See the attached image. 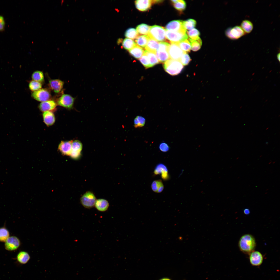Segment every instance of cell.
<instances>
[{
    "label": "cell",
    "instance_id": "1",
    "mask_svg": "<svg viewBox=\"0 0 280 280\" xmlns=\"http://www.w3.org/2000/svg\"><path fill=\"white\" fill-rule=\"evenodd\" d=\"M256 242L254 237L251 235L247 234L243 235L238 242L239 248L241 251L249 254L254 251L256 246Z\"/></svg>",
    "mask_w": 280,
    "mask_h": 280
},
{
    "label": "cell",
    "instance_id": "2",
    "mask_svg": "<svg viewBox=\"0 0 280 280\" xmlns=\"http://www.w3.org/2000/svg\"><path fill=\"white\" fill-rule=\"evenodd\" d=\"M165 71L169 74L174 76L180 73L184 66L179 60L169 59L164 63Z\"/></svg>",
    "mask_w": 280,
    "mask_h": 280
},
{
    "label": "cell",
    "instance_id": "3",
    "mask_svg": "<svg viewBox=\"0 0 280 280\" xmlns=\"http://www.w3.org/2000/svg\"><path fill=\"white\" fill-rule=\"evenodd\" d=\"M166 30L160 26L155 25L150 26L148 34L149 37L157 41L163 42L166 39Z\"/></svg>",
    "mask_w": 280,
    "mask_h": 280
},
{
    "label": "cell",
    "instance_id": "4",
    "mask_svg": "<svg viewBox=\"0 0 280 280\" xmlns=\"http://www.w3.org/2000/svg\"><path fill=\"white\" fill-rule=\"evenodd\" d=\"M186 31H173L166 30V39L171 43H178L188 39Z\"/></svg>",
    "mask_w": 280,
    "mask_h": 280
},
{
    "label": "cell",
    "instance_id": "5",
    "mask_svg": "<svg viewBox=\"0 0 280 280\" xmlns=\"http://www.w3.org/2000/svg\"><path fill=\"white\" fill-rule=\"evenodd\" d=\"M170 44L165 42L159 43L156 54L160 63H164L170 59L168 50Z\"/></svg>",
    "mask_w": 280,
    "mask_h": 280
},
{
    "label": "cell",
    "instance_id": "6",
    "mask_svg": "<svg viewBox=\"0 0 280 280\" xmlns=\"http://www.w3.org/2000/svg\"><path fill=\"white\" fill-rule=\"evenodd\" d=\"M96 200L94 194L89 191L84 194L80 199L81 204L85 207L87 208H90L94 207Z\"/></svg>",
    "mask_w": 280,
    "mask_h": 280
},
{
    "label": "cell",
    "instance_id": "7",
    "mask_svg": "<svg viewBox=\"0 0 280 280\" xmlns=\"http://www.w3.org/2000/svg\"><path fill=\"white\" fill-rule=\"evenodd\" d=\"M226 35L229 39L236 40L244 35L246 33L240 26H236L228 28L225 31Z\"/></svg>",
    "mask_w": 280,
    "mask_h": 280
},
{
    "label": "cell",
    "instance_id": "8",
    "mask_svg": "<svg viewBox=\"0 0 280 280\" xmlns=\"http://www.w3.org/2000/svg\"><path fill=\"white\" fill-rule=\"evenodd\" d=\"M170 58L179 60L184 53L180 47L178 43H171L168 50Z\"/></svg>",
    "mask_w": 280,
    "mask_h": 280
},
{
    "label": "cell",
    "instance_id": "9",
    "mask_svg": "<svg viewBox=\"0 0 280 280\" xmlns=\"http://www.w3.org/2000/svg\"><path fill=\"white\" fill-rule=\"evenodd\" d=\"M75 99L71 95L64 94L57 100V104L68 109L73 107Z\"/></svg>",
    "mask_w": 280,
    "mask_h": 280
},
{
    "label": "cell",
    "instance_id": "10",
    "mask_svg": "<svg viewBox=\"0 0 280 280\" xmlns=\"http://www.w3.org/2000/svg\"><path fill=\"white\" fill-rule=\"evenodd\" d=\"M32 97L39 101L43 102L49 100L51 96L50 92L46 89H41L33 92L31 94Z\"/></svg>",
    "mask_w": 280,
    "mask_h": 280
},
{
    "label": "cell",
    "instance_id": "11",
    "mask_svg": "<svg viewBox=\"0 0 280 280\" xmlns=\"http://www.w3.org/2000/svg\"><path fill=\"white\" fill-rule=\"evenodd\" d=\"M5 242V248L9 251H13L17 249L20 245L19 240L15 236L9 237Z\"/></svg>",
    "mask_w": 280,
    "mask_h": 280
},
{
    "label": "cell",
    "instance_id": "12",
    "mask_svg": "<svg viewBox=\"0 0 280 280\" xmlns=\"http://www.w3.org/2000/svg\"><path fill=\"white\" fill-rule=\"evenodd\" d=\"M166 30L173 31H186L183 25V21L175 20L169 22L165 26Z\"/></svg>",
    "mask_w": 280,
    "mask_h": 280
},
{
    "label": "cell",
    "instance_id": "13",
    "mask_svg": "<svg viewBox=\"0 0 280 280\" xmlns=\"http://www.w3.org/2000/svg\"><path fill=\"white\" fill-rule=\"evenodd\" d=\"M263 256L259 251H253L249 254V260L250 263L253 266H259L262 263Z\"/></svg>",
    "mask_w": 280,
    "mask_h": 280
},
{
    "label": "cell",
    "instance_id": "14",
    "mask_svg": "<svg viewBox=\"0 0 280 280\" xmlns=\"http://www.w3.org/2000/svg\"><path fill=\"white\" fill-rule=\"evenodd\" d=\"M73 141H61L59 145L58 150L63 155L70 156L72 151Z\"/></svg>",
    "mask_w": 280,
    "mask_h": 280
},
{
    "label": "cell",
    "instance_id": "15",
    "mask_svg": "<svg viewBox=\"0 0 280 280\" xmlns=\"http://www.w3.org/2000/svg\"><path fill=\"white\" fill-rule=\"evenodd\" d=\"M57 104L56 102L54 100H49L41 103L39 108L42 112L52 111L55 110Z\"/></svg>",
    "mask_w": 280,
    "mask_h": 280
},
{
    "label": "cell",
    "instance_id": "16",
    "mask_svg": "<svg viewBox=\"0 0 280 280\" xmlns=\"http://www.w3.org/2000/svg\"><path fill=\"white\" fill-rule=\"evenodd\" d=\"M64 82L58 79H53L49 80L48 84L50 89L56 93L60 92L62 89Z\"/></svg>",
    "mask_w": 280,
    "mask_h": 280
},
{
    "label": "cell",
    "instance_id": "17",
    "mask_svg": "<svg viewBox=\"0 0 280 280\" xmlns=\"http://www.w3.org/2000/svg\"><path fill=\"white\" fill-rule=\"evenodd\" d=\"M152 0H138L135 1L136 8L141 11H144L149 10L152 4Z\"/></svg>",
    "mask_w": 280,
    "mask_h": 280
},
{
    "label": "cell",
    "instance_id": "18",
    "mask_svg": "<svg viewBox=\"0 0 280 280\" xmlns=\"http://www.w3.org/2000/svg\"><path fill=\"white\" fill-rule=\"evenodd\" d=\"M155 175L161 174L162 178L164 180H167L169 176L168 170L166 166L162 164H159L156 166L154 171Z\"/></svg>",
    "mask_w": 280,
    "mask_h": 280
},
{
    "label": "cell",
    "instance_id": "19",
    "mask_svg": "<svg viewBox=\"0 0 280 280\" xmlns=\"http://www.w3.org/2000/svg\"><path fill=\"white\" fill-rule=\"evenodd\" d=\"M43 116L44 122L47 126L52 125L55 122V116L53 113L52 111H46L44 112Z\"/></svg>",
    "mask_w": 280,
    "mask_h": 280
},
{
    "label": "cell",
    "instance_id": "20",
    "mask_svg": "<svg viewBox=\"0 0 280 280\" xmlns=\"http://www.w3.org/2000/svg\"><path fill=\"white\" fill-rule=\"evenodd\" d=\"M109 206L108 201L106 200L100 199L96 200L95 206L96 208L100 212H105L108 209Z\"/></svg>",
    "mask_w": 280,
    "mask_h": 280
},
{
    "label": "cell",
    "instance_id": "21",
    "mask_svg": "<svg viewBox=\"0 0 280 280\" xmlns=\"http://www.w3.org/2000/svg\"><path fill=\"white\" fill-rule=\"evenodd\" d=\"M159 45L158 42L150 38L145 48L148 51L156 54Z\"/></svg>",
    "mask_w": 280,
    "mask_h": 280
},
{
    "label": "cell",
    "instance_id": "22",
    "mask_svg": "<svg viewBox=\"0 0 280 280\" xmlns=\"http://www.w3.org/2000/svg\"><path fill=\"white\" fill-rule=\"evenodd\" d=\"M129 53L132 56L137 59H139L143 54L144 51L141 47L136 45L129 50Z\"/></svg>",
    "mask_w": 280,
    "mask_h": 280
},
{
    "label": "cell",
    "instance_id": "23",
    "mask_svg": "<svg viewBox=\"0 0 280 280\" xmlns=\"http://www.w3.org/2000/svg\"><path fill=\"white\" fill-rule=\"evenodd\" d=\"M30 256L27 252L22 251L19 252L17 256V261L20 264H25L26 263L29 261Z\"/></svg>",
    "mask_w": 280,
    "mask_h": 280
},
{
    "label": "cell",
    "instance_id": "24",
    "mask_svg": "<svg viewBox=\"0 0 280 280\" xmlns=\"http://www.w3.org/2000/svg\"><path fill=\"white\" fill-rule=\"evenodd\" d=\"M240 27L246 34L249 33L253 30V25L251 21L247 19H245L243 20L241 23Z\"/></svg>",
    "mask_w": 280,
    "mask_h": 280
},
{
    "label": "cell",
    "instance_id": "25",
    "mask_svg": "<svg viewBox=\"0 0 280 280\" xmlns=\"http://www.w3.org/2000/svg\"><path fill=\"white\" fill-rule=\"evenodd\" d=\"M150 39L148 36L145 35L138 36L135 39V42L137 45L145 48Z\"/></svg>",
    "mask_w": 280,
    "mask_h": 280
},
{
    "label": "cell",
    "instance_id": "26",
    "mask_svg": "<svg viewBox=\"0 0 280 280\" xmlns=\"http://www.w3.org/2000/svg\"><path fill=\"white\" fill-rule=\"evenodd\" d=\"M151 187L153 191L159 193L163 191L164 188V186L162 181L158 180L154 181L152 182Z\"/></svg>",
    "mask_w": 280,
    "mask_h": 280
},
{
    "label": "cell",
    "instance_id": "27",
    "mask_svg": "<svg viewBox=\"0 0 280 280\" xmlns=\"http://www.w3.org/2000/svg\"><path fill=\"white\" fill-rule=\"evenodd\" d=\"M144 52L148 56L151 67L160 63L156 54L146 50L144 51Z\"/></svg>",
    "mask_w": 280,
    "mask_h": 280
},
{
    "label": "cell",
    "instance_id": "28",
    "mask_svg": "<svg viewBox=\"0 0 280 280\" xmlns=\"http://www.w3.org/2000/svg\"><path fill=\"white\" fill-rule=\"evenodd\" d=\"M188 39L190 43L191 49L192 51H197L200 49L202 41L200 38L197 40H193L190 38H188Z\"/></svg>",
    "mask_w": 280,
    "mask_h": 280
},
{
    "label": "cell",
    "instance_id": "29",
    "mask_svg": "<svg viewBox=\"0 0 280 280\" xmlns=\"http://www.w3.org/2000/svg\"><path fill=\"white\" fill-rule=\"evenodd\" d=\"M178 44L180 48L184 52L187 53L190 52L191 47L188 39H185Z\"/></svg>",
    "mask_w": 280,
    "mask_h": 280
},
{
    "label": "cell",
    "instance_id": "30",
    "mask_svg": "<svg viewBox=\"0 0 280 280\" xmlns=\"http://www.w3.org/2000/svg\"><path fill=\"white\" fill-rule=\"evenodd\" d=\"M31 78L33 80L40 83H43L44 81V74L41 71H37L34 72L32 75Z\"/></svg>",
    "mask_w": 280,
    "mask_h": 280
},
{
    "label": "cell",
    "instance_id": "31",
    "mask_svg": "<svg viewBox=\"0 0 280 280\" xmlns=\"http://www.w3.org/2000/svg\"><path fill=\"white\" fill-rule=\"evenodd\" d=\"M150 26L146 24H142L137 26L136 30L140 34H148Z\"/></svg>",
    "mask_w": 280,
    "mask_h": 280
},
{
    "label": "cell",
    "instance_id": "32",
    "mask_svg": "<svg viewBox=\"0 0 280 280\" xmlns=\"http://www.w3.org/2000/svg\"><path fill=\"white\" fill-rule=\"evenodd\" d=\"M183 25L185 29L186 30H190L195 27L197 22L195 20L189 19L184 21H183Z\"/></svg>",
    "mask_w": 280,
    "mask_h": 280
},
{
    "label": "cell",
    "instance_id": "33",
    "mask_svg": "<svg viewBox=\"0 0 280 280\" xmlns=\"http://www.w3.org/2000/svg\"><path fill=\"white\" fill-rule=\"evenodd\" d=\"M122 45L125 49L129 50L136 45V43L133 40L125 38L123 41Z\"/></svg>",
    "mask_w": 280,
    "mask_h": 280
},
{
    "label": "cell",
    "instance_id": "34",
    "mask_svg": "<svg viewBox=\"0 0 280 280\" xmlns=\"http://www.w3.org/2000/svg\"><path fill=\"white\" fill-rule=\"evenodd\" d=\"M125 36L127 38L133 39H135L138 36V33L135 29L130 28L125 31Z\"/></svg>",
    "mask_w": 280,
    "mask_h": 280
},
{
    "label": "cell",
    "instance_id": "35",
    "mask_svg": "<svg viewBox=\"0 0 280 280\" xmlns=\"http://www.w3.org/2000/svg\"><path fill=\"white\" fill-rule=\"evenodd\" d=\"M173 5L176 9L180 12L184 10L186 6V2L183 0H177L176 2L173 3Z\"/></svg>",
    "mask_w": 280,
    "mask_h": 280
},
{
    "label": "cell",
    "instance_id": "36",
    "mask_svg": "<svg viewBox=\"0 0 280 280\" xmlns=\"http://www.w3.org/2000/svg\"><path fill=\"white\" fill-rule=\"evenodd\" d=\"M145 123L144 118L140 116H137L134 120V127L135 128L141 127L144 126Z\"/></svg>",
    "mask_w": 280,
    "mask_h": 280
},
{
    "label": "cell",
    "instance_id": "37",
    "mask_svg": "<svg viewBox=\"0 0 280 280\" xmlns=\"http://www.w3.org/2000/svg\"><path fill=\"white\" fill-rule=\"evenodd\" d=\"M187 35L190 38L194 40H197L200 38V32L197 29L193 28L187 31Z\"/></svg>",
    "mask_w": 280,
    "mask_h": 280
},
{
    "label": "cell",
    "instance_id": "38",
    "mask_svg": "<svg viewBox=\"0 0 280 280\" xmlns=\"http://www.w3.org/2000/svg\"><path fill=\"white\" fill-rule=\"evenodd\" d=\"M9 236L8 230L4 227L0 228V241L5 242Z\"/></svg>",
    "mask_w": 280,
    "mask_h": 280
},
{
    "label": "cell",
    "instance_id": "39",
    "mask_svg": "<svg viewBox=\"0 0 280 280\" xmlns=\"http://www.w3.org/2000/svg\"><path fill=\"white\" fill-rule=\"evenodd\" d=\"M82 148V145L80 141L78 140L73 141L72 151L81 152Z\"/></svg>",
    "mask_w": 280,
    "mask_h": 280
},
{
    "label": "cell",
    "instance_id": "40",
    "mask_svg": "<svg viewBox=\"0 0 280 280\" xmlns=\"http://www.w3.org/2000/svg\"><path fill=\"white\" fill-rule=\"evenodd\" d=\"M139 60L145 68L147 69L151 67L149 58L144 52Z\"/></svg>",
    "mask_w": 280,
    "mask_h": 280
},
{
    "label": "cell",
    "instance_id": "41",
    "mask_svg": "<svg viewBox=\"0 0 280 280\" xmlns=\"http://www.w3.org/2000/svg\"><path fill=\"white\" fill-rule=\"evenodd\" d=\"M29 87L31 90L34 92L41 89L42 84L40 83L32 80L29 83Z\"/></svg>",
    "mask_w": 280,
    "mask_h": 280
},
{
    "label": "cell",
    "instance_id": "42",
    "mask_svg": "<svg viewBox=\"0 0 280 280\" xmlns=\"http://www.w3.org/2000/svg\"><path fill=\"white\" fill-rule=\"evenodd\" d=\"M191 60L189 55L186 53H183L179 61L184 66L188 65Z\"/></svg>",
    "mask_w": 280,
    "mask_h": 280
},
{
    "label": "cell",
    "instance_id": "43",
    "mask_svg": "<svg viewBox=\"0 0 280 280\" xmlns=\"http://www.w3.org/2000/svg\"><path fill=\"white\" fill-rule=\"evenodd\" d=\"M159 148L160 151L164 152H167L170 149L168 145L164 142L162 143L159 144Z\"/></svg>",
    "mask_w": 280,
    "mask_h": 280
},
{
    "label": "cell",
    "instance_id": "44",
    "mask_svg": "<svg viewBox=\"0 0 280 280\" xmlns=\"http://www.w3.org/2000/svg\"><path fill=\"white\" fill-rule=\"evenodd\" d=\"M5 26V21L4 17L0 15V31H3Z\"/></svg>",
    "mask_w": 280,
    "mask_h": 280
},
{
    "label": "cell",
    "instance_id": "45",
    "mask_svg": "<svg viewBox=\"0 0 280 280\" xmlns=\"http://www.w3.org/2000/svg\"><path fill=\"white\" fill-rule=\"evenodd\" d=\"M81 155V152L72 151L70 156L74 159H76L80 157Z\"/></svg>",
    "mask_w": 280,
    "mask_h": 280
},
{
    "label": "cell",
    "instance_id": "46",
    "mask_svg": "<svg viewBox=\"0 0 280 280\" xmlns=\"http://www.w3.org/2000/svg\"><path fill=\"white\" fill-rule=\"evenodd\" d=\"M244 212L245 214L247 215L250 213V211L249 209L246 208L244 210Z\"/></svg>",
    "mask_w": 280,
    "mask_h": 280
},
{
    "label": "cell",
    "instance_id": "47",
    "mask_svg": "<svg viewBox=\"0 0 280 280\" xmlns=\"http://www.w3.org/2000/svg\"><path fill=\"white\" fill-rule=\"evenodd\" d=\"M162 1V0H152V3H156L161 2Z\"/></svg>",
    "mask_w": 280,
    "mask_h": 280
},
{
    "label": "cell",
    "instance_id": "48",
    "mask_svg": "<svg viewBox=\"0 0 280 280\" xmlns=\"http://www.w3.org/2000/svg\"><path fill=\"white\" fill-rule=\"evenodd\" d=\"M280 53H278L277 54V59L278 60V61H279V62L280 61Z\"/></svg>",
    "mask_w": 280,
    "mask_h": 280
},
{
    "label": "cell",
    "instance_id": "49",
    "mask_svg": "<svg viewBox=\"0 0 280 280\" xmlns=\"http://www.w3.org/2000/svg\"><path fill=\"white\" fill-rule=\"evenodd\" d=\"M160 280H171L170 279H169L167 278H163L162 279H160Z\"/></svg>",
    "mask_w": 280,
    "mask_h": 280
}]
</instances>
